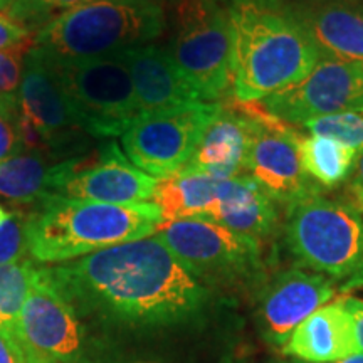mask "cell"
Wrapping results in <instances>:
<instances>
[{"instance_id": "cell-1", "label": "cell", "mask_w": 363, "mask_h": 363, "mask_svg": "<svg viewBox=\"0 0 363 363\" xmlns=\"http://www.w3.org/2000/svg\"><path fill=\"white\" fill-rule=\"evenodd\" d=\"M52 283L78 315L123 326H174L194 320L211 301L158 235L118 244L48 267Z\"/></svg>"}, {"instance_id": "cell-2", "label": "cell", "mask_w": 363, "mask_h": 363, "mask_svg": "<svg viewBox=\"0 0 363 363\" xmlns=\"http://www.w3.org/2000/svg\"><path fill=\"white\" fill-rule=\"evenodd\" d=\"M230 9L235 103L256 104L310 74L320 48L293 17L276 7L246 4Z\"/></svg>"}, {"instance_id": "cell-3", "label": "cell", "mask_w": 363, "mask_h": 363, "mask_svg": "<svg viewBox=\"0 0 363 363\" xmlns=\"http://www.w3.org/2000/svg\"><path fill=\"white\" fill-rule=\"evenodd\" d=\"M27 216V252L38 262H67L118 244L155 235V202L104 203L48 195Z\"/></svg>"}, {"instance_id": "cell-4", "label": "cell", "mask_w": 363, "mask_h": 363, "mask_svg": "<svg viewBox=\"0 0 363 363\" xmlns=\"http://www.w3.org/2000/svg\"><path fill=\"white\" fill-rule=\"evenodd\" d=\"M167 30V12L120 0H88L49 22L34 45L56 61H88L155 43Z\"/></svg>"}, {"instance_id": "cell-5", "label": "cell", "mask_w": 363, "mask_h": 363, "mask_svg": "<svg viewBox=\"0 0 363 363\" xmlns=\"http://www.w3.org/2000/svg\"><path fill=\"white\" fill-rule=\"evenodd\" d=\"M284 239L301 266L347 286L363 284V216L350 202L320 194L293 203Z\"/></svg>"}, {"instance_id": "cell-6", "label": "cell", "mask_w": 363, "mask_h": 363, "mask_svg": "<svg viewBox=\"0 0 363 363\" xmlns=\"http://www.w3.org/2000/svg\"><path fill=\"white\" fill-rule=\"evenodd\" d=\"M172 11L165 49L203 101L219 103L233 86V19L216 0H182Z\"/></svg>"}, {"instance_id": "cell-7", "label": "cell", "mask_w": 363, "mask_h": 363, "mask_svg": "<svg viewBox=\"0 0 363 363\" xmlns=\"http://www.w3.org/2000/svg\"><path fill=\"white\" fill-rule=\"evenodd\" d=\"M17 106L24 150L43 152L54 163L79 155L98 142L81 128L52 61L38 45L26 56Z\"/></svg>"}, {"instance_id": "cell-8", "label": "cell", "mask_w": 363, "mask_h": 363, "mask_svg": "<svg viewBox=\"0 0 363 363\" xmlns=\"http://www.w3.org/2000/svg\"><path fill=\"white\" fill-rule=\"evenodd\" d=\"M157 235L206 286H249L264 278L261 240L207 217L163 222Z\"/></svg>"}, {"instance_id": "cell-9", "label": "cell", "mask_w": 363, "mask_h": 363, "mask_svg": "<svg viewBox=\"0 0 363 363\" xmlns=\"http://www.w3.org/2000/svg\"><path fill=\"white\" fill-rule=\"evenodd\" d=\"M49 59L81 128L89 136L116 138L142 115L128 67L116 54L88 61Z\"/></svg>"}, {"instance_id": "cell-10", "label": "cell", "mask_w": 363, "mask_h": 363, "mask_svg": "<svg viewBox=\"0 0 363 363\" xmlns=\"http://www.w3.org/2000/svg\"><path fill=\"white\" fill-rule=\"evenodd\" d=\"M220 103H195L142 113L121 135V147L136 169L155 179H169L187 165L202 131Z\"/></svg>"}, {"instance_id": "cell-11", "label": "cell", "mask_w": 363, "mask_h": 363, "mask_svg": "<svg viewBox=\"0 0 363 363\" xmlns=\"http://www.w3.org/2000/svg\"><path fill=\"white\" fill-rule=\"evenodd\" d=\"M158 179L136 169L115 138L54 163L49 195L104 203H136L153 199Z\"/></svg>"}, {"instance_id": "cell-12", "label": "cell", "mask_w": 363, "mask_h": 363, "mask_svg": "<svg viewBox=\"0 0 363 363\" xmlns=\"http://www.w3.org/2000/svg\"><path fill=\"white\" fill-rule=\"evenodd\" d=\"M16 340L24 355L52 363H84L86 333L71 303L39 267L16 323Z\"/></svg>"}, {"instance_id": "cell-13", "label": "cell", "mask_w": 363, "mask_h": 363, "mask_svg": "<svg viewBox=\"0 0 363 363\" xmlns=\"http://www.w3.org/2000/svg\"><path fill=\"white\" fill-rule=\"evenodd\" d=\"M267 115L289 126L315 118L363 108V66L321 56L310 74L289 88L262 99Z\"/></svg>"}, {"instance_id": "cell-14", "label": "cell", "mask_w": 363, "mask_h": 363, "mask_svg": "<svg viewBox=\"0 0 363 363\" xmlns=\"http://www.w3.org/2000/svg\"><path fill=\"white\" fill-rule=\"evenodd\" d=\"M242 104V103H240ZM252 118L246 174L276 206L288 208L321 192L308 179L299 158V135L267 115L259 104H242Z\"/></svg>"}, {"instance_id": "cell-15", "label": "cell", "mask_w": 363, "mask_h": 363, "mask_svg": "<svg viewBox=\"0 0 363 363\" xmlns=\"http://www.w3.org/2000/svg\"><path fill=\"white\" fill-rule=\"evenodd\" d=\"M337 286L323 274L305 269L281 271L261 293L257 325L267 342L283 348L308 316L331 301Z\"/></svg>"}, {"instance_id": "cell-16", "label": "cell", "mask_w": 363, "mask_h": 363, "mask_svg": "<svg viewBox=\"0 0 363 363\" xmlns=\"http://www.w3.org/2000/svg\"><path fill=\"white\" fill-rule=\"evenodd\" d=\"M276 9L293 17L323 56L363 66V0H294Z\"/></svg>"}, {"instance_id": "cell-17", "label": "cell", "mask_w": 363, "mask_h": 363, "mask_svg": "<svg viewBox=\"0 0 363 363\" xmlns=\"http://www.w3.org/2000/svg\"><path fill=\"white\" fill-rule=\"evenodd\" d=\"M128 67L140 111L153 113L185 104L203 103L201 94L184 78L165 45H136L118 52Z\"/></svg>"}, {"instance_id": "cell-18", "label": "cell", "mask_w": 363, "mask_h": 363, "mask_svg": "<svg viewBox=\"0 0 363 363\" xmlns=\"http://www.w3.org/2000/svg\"><path fill=\"white\" fill-rule=\"evenodd\" d=\"M251 130L252 118L242 104L220 103L184 170L220 180L246 174Z\"/></svg>"}, {"instance_id": "cell-19", "label": "cell", "mask_w": 363, "mask_h": 363, "mask_svg": "<svg viewBox=\"0 0 363 363\" xmlns=\"http://www.w3.org/2000/svg\"><path fill=\"white\" fill-rule=\"evenodd\" d=\"M357 352L352 316L343 298L308 316L283 347L284 355L305 363H337Z\"/></svg>"}, {"instance_id": "cell-20", "label": "cell", "mask_w": 363, "mask_h": 363, "mask_svg": "<svg viewBox=\"0 0 363 363\" xmlns=\"http://www.w3.org/2000/svg\"><path fill=\"white\" fill-rule=\"evenodd\" d=\"M207 219L257 240L271 238L279 225L276 202L247 174L219 182L217 203Z\"/></svg>"}, {"instance_id": "cell-21", "label": "cell", "mask_w": 363, "mask_h": 363, "mask_svg": "<svg viewBox=\"0 0 363 363\" xmlns=\"http://www.w3.org/2000/svg\"><path fill=\"white\" fill-rule=\"evenodd\" d=\"M219 182L220 179L189 170L158 179L153 201L160 208L163 222L211 217L219 195Z\"/></svg>"}, {"instance_id": "cell-22", "label": "cell", "mask_w": 363, "mask_h": 363, "mask_svg": "<svg viewBox=\"0 0 363 363\" xmlns=\"http://www.w3.org/2000/svg\"><path fill=\"white\" fill-rule=\"evenodd\" d=\"M299 158L311 184L321 194L338 189L350 180L358 153L347 145L318 135H299Z\"/></svg>"}, {"instance_id": "cell-23", "label": "cell", "mask_w": 363, "mask_h": 363, "mask_svg": "<svg viewBox=\"0 0 363 363\" xmlns=\"http://www.w3.org/2000/svg\"><path fill=\"white\" fill-rule=\"evenodd\" d=\"M54 162L38 150H24L0 163V195L22 203L48 197Z\"/></svg>"}, {"instance_id": "cell-24", "label": "cell", "mask_w": 363, "mask_h": 363, "mask_svg": "<svg viewBox=\"0 0 363 363\" xmlns=\"http://www.w3.org/2000/svg\"><path fill=\"white\" fill-rule=\"evenodd\" d=\"M39 267L30 259L0 266V333L16 340V323Z\"/></svg>"}, {"instance_id": "cell-25", "label": "cell", "mask_w": 363, "mask_h": 363, "mask_svg": "<svg viewBox=\"0 0 363 363\" xmlns=\"http://www.w3.org/2000/svg\"><path fill=\"white\" fill-rule=\"evenodd\" d=\"M301 128L306 130L308 135L328 136L357 153L363 152V108L315 118L306 121Z\"/></svg>"}, {"instance_id": "cell-26", "label": "cell", "mask_w": 363, "mask_h": 363, "mask_svg": "<svg viewBox=\"0 0 363 363\" xmlns=\"http://www.w3.org/2000/svg\"><path fill=\"white\" fill-rule=\"evenodd\" d=\"M84 2L88 0H16L6 13L35 38L49 22Z\"/></svg>"}, {"instance_id": "cell-27", "label": "cell", "mask_w": 363, "mask_h": 363, "mask_svg": "<svg viewBox=\"0 0 363 363\" xmlns=\"http://www.w3.org/2000/svg\"><path fill=\"white\" fill-rule=\"evenodd\" d=\"M27 216L22 212L9 214L0 225V266L24 259L27 251L26 238Z\"/></svg>"}, {"instance_id": "cell-28", "label": "cell", "mask_w": 363, "mask_h": 363, "mask_svg": "<svg viewBox=\"0 0 363 363\" xmlns=\"http://www.w3.org/2000/svg\"><path fill=\"white\" fill-rule=\"evenodd\" d=\"M24 152L19 130V106L6 103L0 106V163Z\"/></svg>"}, {"instance_id": "cell-29", "label": "cell", "mask_w": 363, "mask_h": 363, "mask_svg": "<svg viewBox=\"0 0 363 363\" xmlns=\"http://www.w3.org/2000/svg\"><path fill=\"white\" fill-rule=\"evenodd\" d=\"M27 44H33V34L6 12H0V51Z\"/></svg>"}, {"instance_id": "cell-30", "label": "cell", "mask_w": 363, "mask_h": 363, "mask_svg": "<svg viewBox=\"0 0 363 363\" xmlns=\"http://www.w3.org/2000/svg\"><path fill=\"white\" fill-rule=\"evenodd\" d=\"M343 303H345V306H347V310L352 316V325H353V333H355L357 350L363 353V299L347 296V298H343Z\"/></svg>"}, {"instance_id": "cell-31", "label": "cell", "mask_w": 363, "mask_h": 363, "mask_svg": "<svg viewBox=\"0 0 363 363\" xmlns=\"http://www.w3.org/2000/svg\"><path fill=\"white\" fill-rule=\"evenodd\" d=\"M347 184L348 195H350V203L357 208V211L363 212V152L358 153L357 167Z\"/></svg>"}, {"instance_id": "cell-32", "label": "cell", "mask_w": 363, "mask_h": 363, "mask_svg": "<svg viewBox=\"0 0 363 363\" xmlns=\"http://www.w3.org/2000/svg\"><path fill=\"white\" fill-rule=\"evenodd\" d=\"M0 363H26L24 352L17 340L0 333Z\"/></svg>"}, {"instance_id": "cell-33", "label": "cell", "mask_w": 363, "mask_h": 363, "mask_svg": "<svg viewBox=\"0 0 363 363\" xmlns=\"http://www.w3.org/2000/svg\"><path fill=\"white\" fill-rule=\"evenodd\" d=\"M120 2L130 4V6H138V7H152V9H162V11H170L177 4H180L182 0H120Z\"/></svg>"}, {"instance_id": "cell-34", "label": "cell", "mask_w": 363, "mask_h": 363, "mask_svg": "<svg viewBox=\"0 0 363 363\" xmlns=\"http://www.w3.org/2000/svg\"><path fill=\"white\" fill-rule=\"evenodd\" d=\"M216 2L224 4L227 7H234V6H246V4H257L259 0H216Z\"/></svg>"}, {"instance_id": "cell-35", "label": "cell", "mask_w": 363, "mask_h": 363, "mask_svg": "<svg viewBox=\"0 0 363 363\" xmlns=\"http://www.w3.org/2000/svg\"><path fill=\"white\" fill-rule=\"evenodd\" d=\"M289 2H294V0H259L257 4H262V6H269V7H279Z\"/></svg>"}, {"instance_id": "cell-36", "label": "cell", "mask_w": 363, "mask_h": 363, "mask_svg": "<svg viewBox=\"0 0 363 363\" xmlns=\"http://www.w3.org/2000/svg\"><path fill=\"white\" fill-rule=\"evenodd\" d=\"M337 363H363V353L357 352V353H353V355L343 358V360H340Z\"/></svg>"}, {"instance_id": "cell-37", "label": "cell", "mask_w": 363, "mask_h": 363, "mask_svg": "<svg viewBox=\"0 0 363 363\" xmlns=\"http://www.w3.org/2000/svg\"><path fill=\"white\" fill-rule=\"evenodd\" d=\"M16 0H0V12H7Z\"/></svg>"}, {"instance_id": "cell-38", "label": "cell", "mask_w": 363, "mask_h": 363, "mask_svg": "<svg viewBox=\"0 0 363 363\" xmlns=\"http://www.w3.org/2000/svg\"><path fill=\"white\" fill-rule=\"evenodd\" d=\"M26 357V363H52V362H45L43 358L33 357V355H24Z\"/></svg>"}, {"instance_id": "cell-39", "label": "cell", "mask_w": 363, "mask_h": 363, "mask_svg": "<svg viewBox=\"0 0 363 363\" xmlns=\"http://www.w3.org/2000/svg\"><path fill=\"white\" fill-rule=\"evenodd\" d=\"M7 217H9V214H7V211H6V208H4L2 206H0V225H2V222H4V220H6V219H7Z\"/></svg>"}, {"instance_id": "cell-40", "label": "cell", "mask_w": 363, "mask_h": 363, "mask_svg": "<svg viewBox=\"0 0 363 363\" xmlns=\"http://www.w3.org/2000/svg\"><path fill=\"white\" fill-rule=\"evenodd\" d=\"M6 103H17V101H9V99L0 98V106H2V104H6Z\"/></svg>"}, {"instance_id": "cell-41", "label": "cell", "mask_w": 363, "mask_h": 363, "mask_svg": "<svg viewBox=\"0 0 363 363\" xmlns=\"http://www.w3.org/2000/svg\"><path fill=\"white\" fill-rule=\"evenodd\" d=\"M274 363H294V362H274Z\"/></svg>"}]
</instances>
